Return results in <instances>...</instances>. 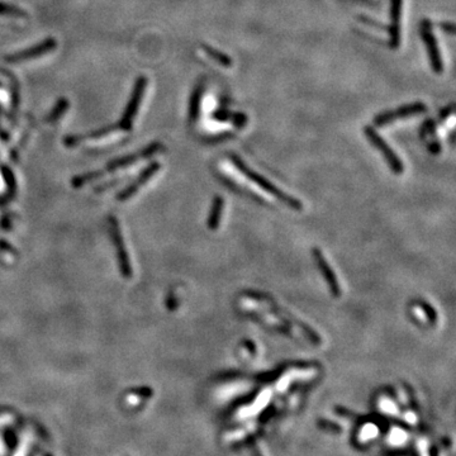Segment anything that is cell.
Segmentation results:
<instances>
[{"mask_svg": "<svg viewBox=\"0 0 456 456\" xmlns=\"http://www.w3.org/2000/svg\"><path fill=\"white\" fill-rule=\"evenodd\" d=\"M231 160H232V162H233L234 166L237 167V170H238V171L241 172L242 175H245V177L249 179L250 181H252L253 184H256V185H257L258 188H261V189H263V190H265L266 193H269V194H270V196L275 197V198L278 199V201H280L281 203H284L285 205H288V207L293 208V209H297V210L302 209L303 205H302V203L298 201V199H295V198H293V197L288 196V194L285 193V191H283L281 189L276 188V186L274 185L273 183H270V181H269L268 179L264 178L263 175L257 174V172L253 171V170L250 169V167L247 166V165L245 164V162L242 161V160L240 159L238 156H234V155H233V156H231Z\"/></svg>", "mask_w": 456, "mask_h": 456, "instance_id": "cell-1", "label": "cell"}, {"mask_svg": "<svg viewBox=\"0 0 456 456\" xmlns=\"http://www.w3.org/2000/svg\"><path fill=\"white\" fill-rule=\"evenodd\" d=\"M364 133L366 135V137L369 138L372 145L380 151V154L383 155L384 159L386 160L389 167L393 170L394 174H402L404 170V166L403 164H402L401 159L396 155V152L392 150L390 146H389L388 143L378 135V132H375V129H373L372 127H365Z\"/></svg>", "mask_w": 456, "mask_h": 456, "instance_id": "cell-2", "label": "cell"}, {"mask_svg": "<svg viewBox=\"0 0 456 456\" xmlns=\"http://www.w3.org/2000/svg\"><path fill=\"white\" fill-rule=\"evenodd\" d=\"M146 86H147V79L146 77H140V79L136 81L135 88H133L132 97H131L129 101H128L126 111H124L123 117L121 119V127L123 129L129 131L132 128L133 124V118L137 114L138 108H140L141 100H142L143 94H145Z\"/></svg>", "mask_w": 456, "mask_h": 456, "instance_id": "cell-3", "label": "cell"}, {"mask_svg": "<svg viewBox=\"0 0 456 456\" xmlns=\"http://www.w3.org/2000/svg\"><path fill=\"white\" fill-rule=\"evenodd\" d=\"M109 225H111L112 238H113L114 245H116L117 256H118L119 269H121L122 275L127 279L132 278V269H131V265H129V258H128L126 247H124L123 237H122L121 231H119L118 222H117L116 218L111 217L109 218Z\"/></svg>", "mask_w": 456, "mask_h": 456, "instance_id": "cell-4", "label": "cell"}, {"mask_svg": "<svg viewBox=\"0 0 456 456\" xmlns=\"http://www.w3.org/2000/svg\"><path fill=\"white\" fill-rule=\"evenodd\" d=\"M421 36H422L423 42H425L426 47H427L432 69H433L435 73L437 74L442 73L444 66H442L441 55H440L439 46H437L436 37H435L433 33H432L431 23L428 22V20H423L422 22V26H421Z\"/></svg>", "mask_w": 456, "mask_h": 456, "instance_id": "cell-5", "label": "cell"}, {"mask_svg": "<svg viewBox=\"0 0 456 456\" xmlns=\"http://www.w3.org/2000/svg\"><path fill=\"white\" fill-rule=\"evenodd\" d=\"M426 109L427 108H426L425 104L422 103L409 104V105L401 106V108L397 109V111L379 114V116L374 119V123L375 126L378 127L385 126V124L392 123V122H394L398 118H404V117H412V116H417V114H422Z\"/></svg>", "mask_w": 456, "mask_h": 456, "instance_id": "cell-6", "label": "cell"}, {"mask_svg": "<svg viewBox=\"0 0 456 456\" xmlns=\"http://www.w3.org/2000/svg\"><path fill=\"white\" fill-rule=\"evenodd\" d=\"M312 255H313V258L316 260L317 266H318L319 271L322 273V276H323L324 280H326L327 285H329L333 297H340L341 288L340 284H338V280L336 278L332 269H331L329 261H327L326 257L323 256V253L319 251L318 249H313L312 250Z\"/></svg>", "mask_w": 456, "mask_h": 456, "instance_id": "cell-7", "label": "cell"}, {"mask_svg": "<svg viewBox=\"0 0 456 456\" xmlns=\"http://www.w3.org/2000/svg\"><path fill=\"white\" fill-rule=\"evenodd\" d=\"M56 49V41L53 38H49L44 42V44H38L34 47L31 49H27L22 52L14 53V55H10L7 57L8 62H23V61L31 60V58L39 57V56H44L46 53L51 52L52 50Z\"/></svg>", "mask_w": 456, "mask_h": 456, "instance_id": "cell-8", "label": "cell"}, {"mask_svg": "<svg viewBox=\"0 0 456 456\" xmlns=\"http://www.w3.org/2000/svg\"><path fill=\"white\" fill-rule=\"evenodd\" d=\"M401 14H402V0H392L390 2V19L392 26L389 27V36H390V46L393 49L399 46L401 41Z\"/></svg>", "mask_w": 456, "mask_h": 456, "instance_id": "cell-9", "label": "cell"}, {"mask_svg": "<svg viewBox=\"0 0 456 456\" xmlns=\"http://www.w3.org/2000/svg\"><path fill=\"white\" fill-rule=\"evenodd\" d=\"M161 148H162L161 143H152V145L148 146L147 148H145L143 151H141L140 154L129 155V156L122 157V159H118V160H114V161H112L111 164L108 165V171L121 169V167H126V166H128V165L135 164V162L138 161L140 159H147V157L155 155L157 151L161 150Z\"/></svg>", "mask_w": 456, "mask_h": 456, "instance_id": "cell-10", "label": "cell"}, {"mask_svg": "<svg viewBox=\"0 0 456 456\" xmlns=\"http://www.w3.org/2000/svg\"><path fill=\"white\" fill-rule=\"evenodd\" d=\"M160 167H161V166H160V164H157V162H154V164H151L150 166H148L147 169H146L145 171H143L142 174H141L140 177L137 178V180H136L135 183H132V185L128 186V188L124 189V190L122 191L121 194H118L117 199H118V201H126V199L131 198V197H132L133 194H135L136 191H137L138 189H140V186L145 185L146 181H147L151 177H154V175L156 174L157 171H159Z\"/></svg>", "mask_w": 456, "mask_h": 456, "instance_id": "cell-11", "label": "cell"}, {"mask_svg": "<svg viewBox=\"0 0 456 456\" xmlns=\"http://www.w3.org/2000/svg\"><path fill=\"white\" fill-rule=\"evenodd\" d=\"M223 207H225V201L221 197H215L214 201H213L212 208H210L209 217H208V227L210 229H217L218 226H220Z\"/></svg>", "mask_w": 456, "mask_h": 456, "instance_id": "cell-12", "label": "cell"}, {"mask_svg": "<svg viewBox=\"0 0 456 456\" xmlns=\"http://www.w3.org/2000/svg\"><path fill=\"white\" fill-rule=\"evenodd\" d=\"M203 50H204V52L207 53V55L209 56L213 61H215L217 63H220L221 66H223V68H231L232 66V60L228 57L227 55H226V53L220 52L218 50L212 49V47H209V46H205V45L203 46Z\"/></svg>", "mask_w": 456, "mask_h": 456, "instance_id": "cell-13", "label": "cell"}, {"mask_svg": "<svg viewBox=\"0 0 456 456\" xmlns=\"http://www.w3.org/2000/svg\"><path fill=\"white\" fill-rule=\"evenodd\" d=\"M202 94H203V88L198 86L194 92V94L191 95V101H190V108H189V114H190L191 121H196L198 118L199 111H201V100H202Z\"/></svg>", "mask_w": 456, "mask_h": 456, "instance_id": "cell-14", "label": "cell"}, {"mask_svg": "<svg viewBox=\"0 0 456 456\" xmlns=\"http://www.w3.org/2000/svg\"><path fill=\"white\" fill-rule=\"evenodd\" d=\"M0 14L3 15H12V17H26V13L19 8H15L13 5L3 4L0 3Z\"/></svg>", "mask_w": 456, "mask_h": 456, "instance_id": "cell-15", "label": "cell"}, {"mask_svg": "<svg viewBox=\"0 0 456 456\" xmlns=\"http://www.w3.org/2000/svg\"><path fill=\"white\" fill-rule=\"evenodd\" d=\"M68 106H69V103H68V101H66L65 99H62V100L58 101L57 105L55 106V109H53L52 113L50 114L49 121H50V122H55L56 119L60 118V116H62L63 112H65L66 109H68Z\"/></svg>", "mask_w": 456, "mask_h": 456, "instance_id": "cell-16", "label": "cell"}, {"mask_svg": "<svg viewBox=\"0 0 456 456\" xmlns=\"http://www.w3.org/2000/svg\"><path fill=\"white\" fill-rule=\"evenodd\" d=\"M420 307L423 309V311H425V313L427 314L428 321H430L431 323H435V322L437 321V314H436V312H435V309L432 308V307L430 306V304H428V303H425V302H421V303H420Z\"/></svg>", "mask_w": 456, "mask_h": 456, "instance_id": "cell-17", "label": "cell"}, {"mask_svg": "<svg viewBox=\"0 0 456 456\" xmlns=\"http://www.w3.org/2000/svg\"><path fill=\"white\" fill-rule=\"evenodd\" d=\"M442 29H444L445 32H447V33L454 34L455 27H454V25H452V23H446V25H442Z\"/></svg>", "mask_w": 456, "mask_h": 456, "instance_id": "cell-18", "label": "cell"}]
</instances>
